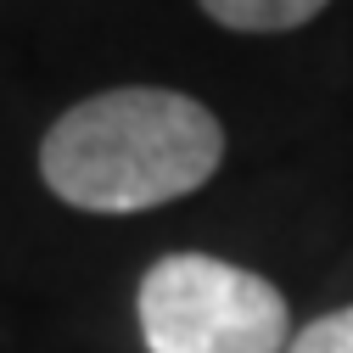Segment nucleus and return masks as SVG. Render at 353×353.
<instances>
[{
	"instance_id": "3",
	"label": "nucleus",
	"mask_w": 353,
	"mask_h": 353,
	"mask_svg": "<svg viewBox=\"0 0 353 353\" xmlns=\"http://www.w3.org/2000/svg\"><path fill=\"white\" fill-rule=\"evenodd\" d=\"M196 6L230 34H292L314 23L331 0H196Z\"/></svg>"
},
{
	"instance_id": "2",
	"label": "nucleus",
	"mask_w": 353,
	"mask_h": 353,
	"mask_svg": "<svg viewBox=\"0 0 353 353\" xmlns=\"http://www.w3.org/2000/svg\"><path fill=\"white\" fill-rule=\"evenodd\" d=\"M146 353H281L286 297L263 275L208 252H168L141 275Z\"/></svg>"
},
{
	"instance_id": "4",
	"label": "nucleus",
	"mask_w": 353,
	"mask_h": 353,
	"mask_svg": "<svg viewBox=\"0 0 353 353\" xmlns=\"http://www.w3.org/2000/svg\"><path fill=\"white\" fill-rule=\"evenodd\" d=\"M286 353H353V308H336V314H320L314 325H303Z\"/></svg>"
},
{
	"instance_id": "1",
	"label": "nucleus",
	"mask_w": 353,
	"mask_h": 353,
	"mask_svg": "<svg viewBox=\"0 0 353 353\" xmlns=\"http://www.w3.org/2000/svg\"><path fill=\"white\" fill-rule=\"evenodd\" d=\"M225 163V123L196 96L123 84L68 107L46 141L39 174L79 213H146L202 191Z\"/></svg>"
}]
</instances>
